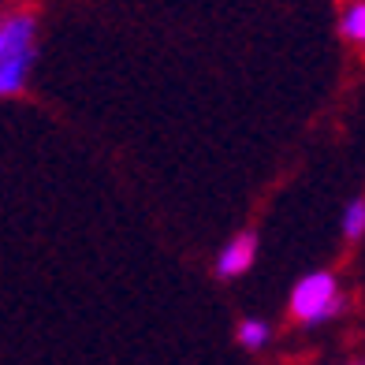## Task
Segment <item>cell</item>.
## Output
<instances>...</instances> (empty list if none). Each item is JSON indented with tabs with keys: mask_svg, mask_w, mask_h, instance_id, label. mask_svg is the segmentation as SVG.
<instances>
[{
	"mask_svg": "<svg viewBox=\"0 0 365 365\" xmlns=\"http://www.w3.org/2000/svg\"><path fill=\"white\" fill-rule=\"evenodd\" d=\"M346 298L339 294V284L331 272H309L291 291V317L302 324H324L328 317L343 313Z\"/></svg>",
	"mask_w": 365,
	"mask_h": 365,
	"instance_id": "1",
	"label": "cell"
},
{
	"mask_svg": "<svg viewBox=\"0 0 365 365\" xmlns=\"http://www.w3.org/2000/svg\"><path fill=\"white\" fill-rule=\"evenodd\" d=\"M34 34H38V19L30 11H11L0 19V60L34 53Z\"/></svg>",
	"mask_w": 365,
	"mask_h": 365,
	"instance_id": "2",
	"label": "cell"
},
{
	"mask_svg": "<svg viewBox=\"0 0 365 365\" xmlns=\"http://www.w3.org/2000/svg\"><path fill=\"white\" fill-rule=\"evenodd\" d=\"M254 257H257V235L254 231H239L217 257V276L220 279H235L242 272H250Z\"/></svg>",
	"mask_w": 365,
	"mask_h": 365,
	"instance_id": "3",
	"label": "cell"
},
{
	"mask_svg": "<svg viewBox=\"0 0 365 365\" xmlns=\"http://www.w3.org/2000/svg\"><path fill=\"white\" fill-rule=\"evenodd\" d=\"M30 68H34V53H23V56H11V60H0V97H15L23 93Z\"/></svg>",
	"mask_w": 365,
	"mask_h": 365,
	"instance_id": "4",
	"label": "cell"
},
{
	"mask_svg": "<svg viewBox=\"0 0 365 365\" xmlns=\"http://www.w3.org/2000/svg\"><path fill=\"white\" fill-rule=\"evenodd\" d=\"M339 30H343V38L346 41H365V4L361 0H354V4H346L343 8V19H339Z\"/></svg>",
	"mask_w": 365,
	"mask_h": 365,
	"instance_id": "5",
	"label": "cell"
},
{
	"mask_svg": "<svg viewBox=\"0 0 365 365\" xmlns=\"http://www.w3.org/2000/svg\"><path fill=\"white\" fill-rule=\"evenodd\" d=\"M239 343L246 346V351H261L264 343H269V336H272V328L264 324V321H254V317H246L242 324H239Z\"/></svg>",
	"mask_w": 365,
	"mask_h": 365,
	"instance_id": "6",
	"label": "cell"
},
{
	"mask_svg": "<svg viewBox=\"0 0 365 365\" xmlns=\"http://www.w3.org/2000/svg\"><path fill=\"white\" fill-rule=\"evenodd\" d=\"M361 235H365V202L354 197V202L346 205V212H343V239L358 242Z\"/></svg>",
	"mask_w": 365,
	"mask_h": 365,
	"instance_id": "7",
	"label": "cell"
},
{
	"mask_svg": "<svg viewBox=\"0 0 365 365\" xmlns=\"http://www.w3.org/2000/svg\"><path fill=\"white\" fill-rule=\"evenodd\" d=\"M354 365H361V361H354Z\"/></svg>",
	"mask_w": 365,
	"mask_h": 365,
	"instance_id": "8",
	"label": "cell"
}]
</instances>
